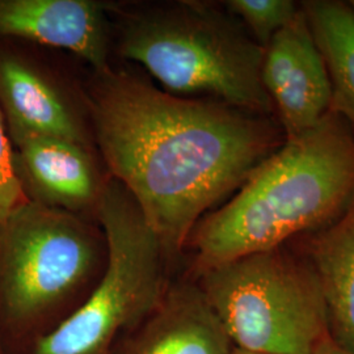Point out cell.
Returning <instances> with one entry per match:
<instances>
[{
	"mask_svg": "<svg viewBox=\"0 0 354 354\" xmlns=\"http://www.w3.org/2000/svg\"><path fill=\"white\" fill-rule=\"evenodd\" d=\"M84 102L102 162L171 263L207 212L285 142L274 117L185 99L111 67L95 71Z\"/></svg>",
	"mask_w": 354,
	"mask_h": 354,
	"instance_id": "6da1fadb",
	"label": "cell"
},
{
	"mask_svg": "<svg viewBox=\"0 0 354 354\" xmlns=\"http://www.w3.org/2000/svg\"><path fill=\"white\" fill-rule=\"evenodd\" d=\"M354 198V131L329 112L259 165L223 206L197 223L185 250L192 279L266 252L335 221Z\"/></svg>",
	"mask_w": 354,
	"mask_h": 354,
	"instance_id": "7a4b0ae2",
	"label": "cell"
},
{
	"mask_svg": "<svg viewBox=\"0 0 354 354\" xmlns=\"http://www.w3.org/2000/svg\"><path fill=\"white\" fill-rule=\"evenodd\" d=\"M108 260L84 215L26 201L0 222V348L21 354L88 299Z\"/></svg>",
	"mask_w": 354,
	"mask_h": 354,
	"instance_id": "3957f363",
	"label": "cell"
},
{
	"mask_svg": "<svg viewBox=\"0 0 354 354\" xmlns=\"http://www.w3.org/2000/svg\"><path fill=\"white\" fill-rule=\"evenodd\" d=\"M118 51L169 93L205 95L276 118L261 79L264 48L223 6L180 0L124 13Z\"/></svg>",
	"mask_w": 354,
	"mask_h": 354,
	"instance_id": "277c9868",
	"label": "cell"
},
{
	"mask_svg": "<svg viewBox=\"0 0 354 354\" xmlns=\"http://www.w3.org/2000/svg\"><path fill=\"white\" fill-rule=\"evenodd\" d=\"M96 221L108 245L102 279L61 328L21 354H113L162 302L172 263L138 203L111 176Z\"/></svg>",
	"mask_w": 354,
	"mask_h": 354,
	"instance_id": "5b68a950",
	"label": "cell"
},
{
	"mask_svg": "<svg viewBox=\"0 0 354 354\" xmlns=\"http://www.w3.org/2000/svg\"><path fill=\"white\" fill-rule=\"evenodd\" d=\"M193 279L236 349L313 354L329 336L328 311L317 274L304 253L288 244Z\"/></svg>",
	"mask_w": 354,
	"mask_h": 354,
	"instance_id": "8992f818",
	"label": "cell"
},
{
	"mask_svg": "<svg viewBox=\"0 0 354 354\" xmlns=\"http://www.w3.org/2000/svg\"><path fill=\"white\" fill-rule=\"evenodd\" d=\"M261 79L285 140L317 127L330 112L327 64L302 7L264 49Z\"/></svg>",
	"mask_w": 354,
	"mask_h": 354,
	"instance_id": "52a82bcc",
	"label": "cell"
},
{
	"mask_svg": "<svg viewBox=\"0 0 354 354\" xmlns=\"http://www.w3.org/2000/svg\"><path fill=\"white\" fill-rule=\"evenodd\" d=\"M7 131L15 172L28 201L96 219L109 178L102 174L97 151L19 127Z\"/></svg>",
	"mask_w": 354,
	"mask_h": 354,
	"instance_id": "ba28073f",
	"label": "cell"
},
{
	"mask_svg": "<svg viewBox=\"0 0 354 354\" xmlns=\"http://www.w3.org/2000/svg\"><path fill=\"white\" fill-rule=\"evenodd\" d=\"M0 109L7 127L77 143L96 151L86 102L44 66L0 48Z\"/></svg>",
	"mask_w": 354,
	"mask_h": 354,
	"instance_id": "9c48e42d",
	"label": "cell"
},
{
	"mask_svg": "<svg viewBox=\"0 0 354 354\" xmlns=\"http://www.w3.org/2000/svg\"><path fill=\"white\" fill-rule=\"evenodd\" d=\"M112 8L97 0H0V37L71 51L102 71L109 67Z\"/></svg>",
	"mask_w": 354,
	"mask_h": 354,
	"instance_id": "30bf717a",
	"label": "cell"
},
{
	"mask_svg": "<svg viewBox=\"0 0 354 354\" xmlns=\"http://www.w3.org/2000/svg\"><path fill=\"white\" fill-rule=\"evenodd\" d=\"M234 345L193 279L171 281L150 317L113 354H230Z\"/></svg>",
	"mask_w": 354,
	"mask_h": 354,
	"instance_id": "8fae6325",
	"label": "cell"
},
{
	"mask_svg": "<svg viewBox=\"0 0 354 354\" xmlns=\"http://www.w3.org/2000/svg\"><path fill=\"white\" fill-rule=\"evenodd\" d=\"M298 239L297 250L310 261L323 291L329 335L354 352V198L329 225Z\"/></svg>",
	"mask_w": 354,
	"mask_h": 354,
	"instance_id": "7c38bea8",
	"label": "cell"
},
{
	"mask_svg": "<svg viewBox=\"0 0 354 354\" xmlns=\"http://www.w3.org/2000/svg\"><path fill=\"white\" fill-rule=\"evenodd\" d=\"M301 7L327 64L330 111L354 131V12L340 0H306Z\"/></svg>",
	"mask_w": 354,
	"mask_h": 354,
	"instance_id": "4fadbf2b",
	"label": "cell"
},
{
	"mask_svg": "<svg viewBox=\"0 0 354 354\" xmlns=\"http://www.w3.org/2000/svg\"><path fill=\"white\" fill-rule=\"evenodd\" d=\"M223 7L264 49L301 10V4L292 0H228Z\"/></svg>",
	"mask_w": 354,
	"mask_h": 354,
	"instance_id": "5bb4252c",
	"label": "cell"
},
{
	"mask_svg": "<svg viewBox=\"0 0 354 354\" xmlns=\"http://www.w3.org/2000/svg\"><path fill=\"white\" fill-rule=\"evenodd\" d=\"M28 201L15 172L11 140L0 109V222Z\"/></svg>",
	"mask_w": 354,
	"mask_h": 354,
	"instance_id": "9a60e30c",
	"label": "cell"
},
{
	"mask_svg": "<svg viewBox=\"0 0 354 354\" xmlns=\"http://www.w3.org/2000/svg\"><path fill=\"white\" fill-rule=\"evenodd\" d=\"M313 354H354V352L337 344L329 335L317 345V349Z\"/></svg>",
	"mask_w": 354,
	"mask_h": 354,
	"instance_id": "2e32d148",
	"label": "cell"
},
{
	"mask_svg": "<svg viewBox=\"0 0 354 354\" xmlns=\"http://www.w3.org/2000/svg\"><path fill=\"white\" fill-rule=\"evenodd\" d=\"M230 354H261V353H252V352H245V351H241V349H234Z\"/></svg>",
	"mask_w": 354,
	"mask_h": 354,
	"instance_id": "e0dca14e",
	"label": "cell"
},
{
	"mask_svg": "<svg viewBox=\"0 0 354 354\" xmlns=\"http://www.w3.org/2000/svg\"><path fill=\"white\" fill-rule=\"evenodd\" d=\"M348 4H349V7L352 8V11L354 12V0H351V1H348Z\"/></svg>",
	"mask_w": 354,
	"mask_h": 354,
	"instance_id": "ac0fdd59",
	"label": "cell"
},
{
	"mask_svg": "<svg viewBox=\"0 0 354 354\" xmlns=\"http://www.w3.org/2000/svg\"><path fill=\"white\" fill-rule=\"evenodd\" d=\"M0 354H3L1 353V348H0Z\"/></svg>",
	"mask_w": 354,
	"mask_h": 354,
	"instance_id": "d6986e66",
	"label": "cell"
}]
</instances>
